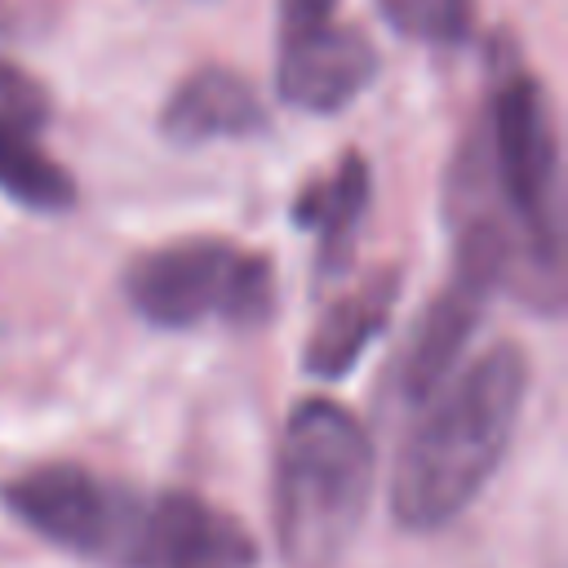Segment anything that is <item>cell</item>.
Returning <instances> with one entry per match:
<instances>
[{
  "instance_id": "obj_8",
  "label": "cell",
  "mask_w": 568,
  "mask_h": 568,
  "mask_svg": "<svg viewBox=\"0 0 568 568\" xmlns=\"http://www.w3.org/2000/svg\"><path fill=\"white\" fill-rule=\"evenodd\" d=\"M488 284L470 280V275H457L435 293V302L417 315L413 324V337L404 346V359H399V390L408 404H426L453 373H457V359L470 342V333L479 328L484 320V306H488Z\"/></svg>"
},
{
  "instance_id": "obj_9",
  "label": "cell",
  "mask_w": 568,
  "mask_h": 568,
  "mask_svg": "<svg viewBox=\"0 0 568 568\" xmlns=\"http://www.w3.org/2000/svg\"><path fill=\"white\" fill-rule=\"evenodd\" d=\"M266 124V106L257 89L231 67H195L164 102L160 133L178 146H204L222 138H248Z\"/></svg>"
},
{
  "instance_id": "obj_5",
  "label": "cell",
  "mask_w": 568,
  "mask_h": 568,
  "mask_svg": "<svg viewBox=\"0 0 568 568\" xmlns=\"http://www.w3.org/2000/svg\"><path fill=\"white\" fill-rule=\"evenodd\" d=\"M0 501L36 537H44L71 555L124 568L142 493L120 488L75 462H40V466L4 479Z\"/></svg>"
},
{
  "instance_id": "obj_14",
  "label": "cell",
  "mask_w": 568,
  "mask_h": 568,
  "mask_svg": "<svg viewBox=\"0 0 568 568\" xmlns=\"http://www.w3.org/2000/svg\"><path fill=\"white\" fill-rule=\"evenodd\" d=\"M49 120V93L36 75H27L18 62L0 58V129L40 133Z\"/></svg>"
},
{
  "instance_id": "obj_7",
  "label": "cell",
  "mask_w": 568,
  "mask_h": 568,
  "mask_svg": "<svg viewBox=\"0 0 568 568\" xmlns=\"http://www.w3.org/2000/svg\"><path fill=\"white\" fill-rule=\"evenodd\" d=\"M377 75V49L359 27L337 18L280 31L275 89L297 111H342Z\"/></svg>"
},
{
  "instance_id": "obj_3",
  "label": "cell",
  "mask_w": 568,
  "mask_h": 568,
  "mask_svg": "<svg viewBox=\"0 0 568 568\" xmlns=\"http://www.w3.org/2000/svg\"><path fill=\"white\" fill-rule=\"evenodd\" d=\"M488 178L519 244V271L546 280L559 297V138L541 84L528 71H501L479 124Z\"/></svg>"
},
{
  "instance_id": "obj_10",
  "label": "cell",
  "mask_w": 568,
  "mask_h": 568,
  "mask_svg": "<svg viewBox=\"0 0 568 568\" xmlns=\"http://www.w3.org/2000/svg\"><path fill=\"white\" fill-rule=\"evenodd\" d=\"M399 297V271L382 266L368 280H359L346 297H337L311 328L306 351H302V368L320 382H337L351 373V364L373 346V337L386 328L390 306Z\"/></svg>"
},
{
  "instance_id": "obj_6",
  "label": "cell",
  "mask_w": 568,
  "mask_h": 568,
  "mask_svg": "<svg viewBox=\"0 0 568 568\" xmlns=\"http://www.w3.org/2000/svg\"><path fill=\"white\" fill-rule=\"evenodd\" d=\"M124 568H257V541L209 497L164 488L138 501Z\"/></svg>"
},
{
  "instance_id": "obj_2",
  "label": "cell",
  "mask_w": 568,
  "mask_h": 568,
  "mask_svg": "<svg viewBox=\"0 0 568 568\" xmlns=\"http://www.w3.org/2000/svg\"><path fill=\"white\" fill-rule=\"evenodd\" d=\"M373 439L333 399H302L275 448V546L288 568H337L373 497Z\"/></svg>"
},
{
  "instance_id": "obj_11",
  "label": "cell",
  "mask_w": 568,
  "mask_h": 568,
  "mask_svg": "<svg viewBox=\"0 0 568 568\" xmlns=\"http://www.w3.org/2000/svg\"><path fill=\"white\" fill-rule=\"evenodd\" d=\"M364 209H368V164L355 151L342 155V164L328 178H320L315 186H306V195L297 200L293 217L315 231V240H320L315 262L324 275L346 271L355 240H359Z\"/></svg>"
},
{
  "instance_id": "obj_1",
  "label": "cell",
  "mask_w": 568,
  "mask_h": 568,
  "mask_svg": "<svg viewBox=\"0 0 568 568\" xmlns=\"http://www.w3.org/2000/svg\"><path fill=\"white\" fill-rule=\"evenodd\" d=\"M524 395V346L493 342L426 399L390 475V510L408 532L453 524L484 493L510 448Z\"/></svg>"
},
{
  "instance_id": "obj_4",
  "label": "cell",
  "mask_w": 568,
  "mask_h": 568,
  "mask_svg": "<svg viewBox=\"0 0 568 568\" xmlns=\"http://www.w3.org/2000/svg\"><path fill=\"white\" fill-rule=\"evenodd\" d=\"M124 297L155 328H195L204 320L253 328L275 311V275L262 253L222 235H186L138 253L124 271Z\"/></svg>"
},
{
  "instance_id": "obj_15",
  "label": "cell",
  "mask_w": 568,
  "mask_h": 568,
  "mask_svg": "<svg viewBox=\"0 0 568 568\" xmlns=\"http://www.w3.org/2000/svg\"><path fill=\"white\" fill-rule=\"evenodd\" d=\"M333 9H337V0H280V31L324 22V18H333Z\"/></svg>"
},
{
  "instance_id": "obj_12",
  "label": "cell",
  "mask_w": 568,
  "mask_h": 568,
  "mask_svg": "<svg viewBox=\"0 0 568 568\" xmlns=\"http://www.w3.org/2000/svg\"><path fill=\"white\" fill-rule=\"evenodd\" d=\"M0 191L36 213H62L75 204L71 173L40 146V133L0 129Z\"/></svg>"
},
{
  "instance_id": "obj_13",
  "label": "cell",
  "mask_w": 568,
  "mask_h": 568,
  "mask_svg": "<svg viewBox=\"0 0 568 568\" xmlns=\"http://www.w3.org/2000/svg\"><path fill=\"white\" fill-rule=\"evenodd\" d=\"M377 9L417 44H462L475 18V0H377Z\"/></svg>"
}]
</instances>
